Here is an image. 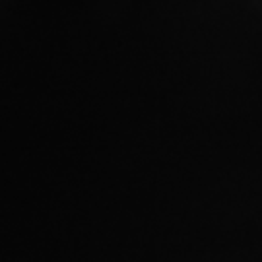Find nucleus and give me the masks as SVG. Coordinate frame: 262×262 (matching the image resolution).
<instances>
[]
</instances>
